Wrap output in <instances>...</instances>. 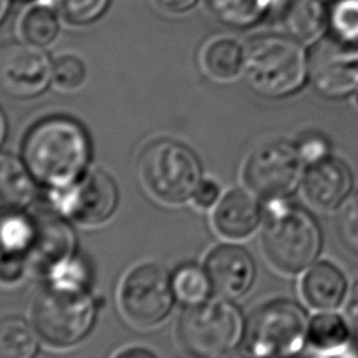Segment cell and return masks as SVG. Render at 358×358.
I'll list each match as a JSON object with an SVG mask.
<instances>
[{
	"label": "cell",
	"instance_id": "1",
	"mask_svg": "<svg viewBox=\"0 0 358 358\" xmlns=\"http://www.w3.org/2000/svg\"><path fill=\"white\" fill-rule=\"evenodd\" d=\"M22 154L29 173L55 189L74 182L90 159V140L80 123L66 116L38 122L25 136Z\"/></svg>",
	"mask_w": 358,
	"mask_h": 358
},
{
	"label": "cell",
	"instance_id": "2",
	"mask_svg": "<svg viewBox=\"0 0 358 358\" xmlns=\"http://www.w3.org/2000/svg\"><path fill=\"white\" fill-rule=\"evenodd\" d=\"M245 77L260 96L281 99L309 83L308 48L285 32H264L246 41Z\"/></svg>",
	"mask_w": 358,
	"mask_h": 358
},
{
	"label": "cell",
	"instance_id": "3",
	"mask_svg": "<svg viewBox=\"0 0 358 358\" xmlns=\"http://www.w3.org/2000/svg\"><path fill=\"white\" fill-rule=\"evenodd\" d=\"M263 250L281 273L309 268L322 249V231L310 213L287 199L270 200L263 215Z\"/></svg>",
	"mask_w": 358,
	"mask_h": 358
},
{
	"label": "cell",
	"instance_id": "4",
	"mask_svg": "<svg viewBox=\"0 0 358 358\" xmlns=\"http://www.w3.org/2000/svg\"><path fill=\"white\" fill-rule=\"evenodd\" d=\"M241 310L231 302L203 301L185 309L178 323V338L192 358H222L245 336Z\"/></svg>",
	"mask_w": 358,
	"mask_h": 358
},
{
	"label": "cell",
	"instance_id": "5",
	"mask_svg": "<svg viewBox=\"0 0 358 358\" xmlns=\"http://www.w3.org/2000/svg\"><path fill=\"white\" fill-rule=\"evenodd\" d=\"M308 326L306 313L296 302L268 301L246 322V350L257 358H294L308 343Z\"/></svg>",
	"mask_w": 358,
	"mask_h": 358
},
{
	"label": "cell",
	"instance_id": "6",
	"mask_svg": "<svg viewBox=\"0 0 358 358\" xmlns=\"http://www.w3.org/2000/svg\"><path fill=\"white\" fill-rule=\"evenodd\" d=\"M138 173L155 199L171 204L193 197L201 183V166L196 155L172 140L148 144L138 158Z\"/></svg>",
	"mask_w": 358,
	"mask_h": 358
},
{
	"label": "cell",
	"instance_id": "7",
	"mask_svg": "<svg viewBox=\"0 0 358 358\" xmlns=\"http://www.w3.org/2000/svg\"><path fill=\"white\" fill-rule=\"evenodd\" d=\"M95 303L85 291H62L49 287L32 303L36 333L53 347L78 343L91 329Z\"/></svg>",
	"mask_w": 358,
	"mask_h": 358
},
{
	"label": "cell",
	"instance_id": "8",
	"mask_svg": "<svg viewBox=\"0 0 358 358\" xmlns=\"http://www.w3.org/2000/svg\"><path fill=\"white\" fill-rule=\"evenodd\" d=\"M305 168L296 144L273 140L248 157L243 182L248 190L266 201L288 199L302 183Z\"/></svg>",
	"mask_w": 358,
	"mask_h": 358
},
{
	"label": "cell",
	"instance_id": "9",
	"mask_svg": "<svg viewBox=\"0 0 358 358\" xmlns=\"http://www.w3.org/2000/svg\"><path fill=\"white\" fill-rule=\"evenodd\" d=\"M309 83L326 99L350 98L358 88V46L326 34L308 48Z\"/></svg>",
	"mask_w": 358,
	"mask_h": 358
},
{
	"label": "cell",
	"instance_id": "10",
	"mask_svg": "<svg viewBox=\"0 0 358 358\" xmlns=\"http://www.w3.org/2000/svg\"><path fill=\"white\" fill-rule=\"evenodd\" d=\"M173 302L172 280L158 264H141L133 268L120 288V306L124 316L137 326L159 323Z\"/></svg>",
	"mask_w": 358,
	"mask_h": 358
},
{
	"label": "cell",
	"instance_id": "11",
	"mask_svg": "<svg viewBox=\"0 0 358 358\" xmlns=\"http://www.w3.org/2000/svg\"><path fill=\"white\" fill-rule=\"evenodd\" d=\"M49 196L60 214L90 225L108 220L117 203L113 180L101 171L84 172L74 182L52 189Z\"/></svg>",
	"mask_w": 358,
	"mask_h": 358
},
{
	"label": "cell",
	"instance_id": "12",
	"mask_svg": "<svg viewBox=\"0 0 358 358\" xmlns=\"http://www.w3.org/2000/svg\"><path fill=\"white\" fill-rule=\"evenodd\" d=\"M52 83V62L42 48L27 42L0 45V92L14 99L41 95Z\"/></svg>",
	"mask_w": 358,
	"mask_h": 358
},
{
	"label": "cell",
	"instance_id": "13",
	"mask_svg": "<svg viewBox=\"0 0 358 358\" xmlns=\"http://www.w3.org/2000/svg\"><path fill=\"white\" fill-rule=\"evenodd\" d=\"M301 186L306 201L313 208L333 211L348 199L352 189V173L344 161L329 155L306 165Z\"/></svg>",
	"mask_w": 358,
	"mask_h": 358
},
{
	"label": "cell",
	"instance_id": "14",
	"mask_svg": "<svg viewBox=\"0 0 358 358\" xmlns=\"http://www.w3.org/2000/svg\"><path fill=\"white\" fill-rule=\"evenodd\" d=\"M204 270L213 291L225 299H235L246 294L256 277L250 253L236 245H221L213 249Z\"/></svg>",
	"mask_w": 358,
	"mask_h": 358
},
{
	"label": "cell",
	"instance_id": "15",
	"mask_svg": "<svg viewBox=\"0 0 358 358\" xmlns=\"http://www.w3.org/2000/svg\"><path fill=\"white\" fill-rule=\"evenodd\" d=\"M199 63L214 83L232 84L245 77L246 42L229 34L215 35L200 49Z\"/></svg>",
	"mask_w": 358,
	"mask_h": 358
},
{
	"label": "cell",
	"instance_id": "16",
	"mask_svg": "<svg viewBox=\"0 0 358 358\" xmlns=\"http://www.w3.org/2000/svg\"><path fill=\"white\" fill-rule=\"evenodd\" d=\"M250 190L234 189L217 204L213 215L215 229L225 238L243 239L256 231L262 221V208Z\"/></svg>",
	"mask_w": 358,
	"mask_h": 358
},
{
	"label": "cell",
	"instance_id": "17",
	"mask_svg": "<svg viewBox=\"0 0 358 358\" xmlns=\"http://www.w3.org/2000/svg\"><path fill=\"white\" fill-rule=\"evenodd\" d=\"M278 18L282 32L306 48L327 34V3L322 0H288Z\"/></svg>",
	"mask_w": 358,
	"mask_h": 358
},
{
	"label": "cell",
	"instance_id": "18",
	"mask_svg": "<svg viewBox=\"0 0 358 358\" xmlns=\"http://www.w3.org/2000/svg\"><path fill=\"white\" fill-rule=\"evenodd\" d=\"M302 295L315 309L333 310L344 301L347 280L343 271L329 262L313 263L302 278Z\"/></svg>",
	"mask_w": 358,
	"mask_h": 358
},
{
	"label": "cell",
	"instance_id": "19",
	"mask_svg": "<svg viewBox=\"0 0 358 358\" xmlns=\"http://www.w3.org/2000/svg\"><path fill=\"white\" fill-rule=\"evenodd\" d=\"M288 0H206L208 11L221 24L234 29L253 28L270 18L280 17Z\"/></svg>",
	"mask_w": 358,
	"mask_h": 358
},
{
	"label": "cell",
	"instance_id": "20",
	"mask_svg": "<svg viewBox=\"0 0 358 358\" xmlns=\"http://www.w3.org/2000/svg\"><path fill=\"white\" fill-rule=\"evenodd\" d=\"M35 227V238L29 252L38 264L48 270L50 266L73 256L76 239L67 224L53 217H45L38 220Z\"/></svg>",
	"mask_w": 358,
	"mask_h": 358
},
{
	"label": "cell",
	"instance_id": "21",
	"mask_svg": "<svg viewBox=\"0 0 358 358\" xmlns=\"http://www.w3.org/2000/svg\"><path fill=\"white\" fill-rule=\"evenodd\" d=\"M60 20L63 18L52 0H36L22 13L18 31L24 42L45 49L59 38Z\"/></svg>",
	"mask_w": 358,
	"mask_h": 358
},
{
	"label": "cell",
	"instance_id": "22",
	"mask_svg": "<svg viewBox=\"0 0 358 358\" xmlns=\"http://www.w3.org/2000/svg\"><path fill=\"white\" fill-rule=\"evenodd\" d=\"M34 196L28 171L10 154L0 152V214L20 211Z\"/></svg>",
	"mask_w": 358,
	"mask_h": 358
},
{
	"label": "cell",
	"instance_id": "23",
	"mask_svg": "<svg viewBox=\"0 0 358 358\" xmlns=\"http://www.w3.org/2000/svg\"><path fill=\"white\" fill-rule=\"evenodd\" d=\"M350 340V324L340 315L322 312L308 326V343L319 352L345 348Z\"/></svg>",
	"mask_w": 358,
	"mask_h": 358
},
{
	"label": "cell",
	"instance_id": "24",
	"mask_svg": "<svg viewBox=\"0 0 358 358\" xmlns=\"http://www.w3.org/2000/svg\"><path fill=\"white\" fill-rule=\"evenodd\" d=\"M36 348V334L24 320H0V358H34Z\"/></svg>",
	"mask_w": 358,
	"mask_h": 358
},
{
	"label": "cell",
	"instance_id": "25",
	"mask_svg": "<svg viewBox=\"0 0 358 358\" xmlns=\"http://www.w3.org/2000/svg\"><path fill=\"white\" fill-rule=\"evenodd\" d=\"M35 229V222L20 214V211L0 214V252L13 255L29 252Z\"/></svg>",
	"mask_w": 358,
	"mask_h": 358
},
{
	"label": "cell",
	"instance_id": "26",
	"mask_svg": "<svg viewBox=\"0 0 358 358\" xmlns=\"http://www.w3.org/2000/svg\"><path fill=\"white\" fill-rule=\"evenodd\" d=\"M327 34L358 46V0H333L327 4Z\"/></svg>",
	"mask_w": 358,
	"mask_h": 358
},
{
	"label": "cell",
	"instance_id": "27",
	"mask_svg": "<svg viewBox=\"0 0 358 358\" xmlns=\"http://www.w3.org/2000/svg\"><path fill=\"white\" fill-rule=\"evenodd\" d=\"M173 294L185 303L194 305L206 301L211 288L206 270L194 264H186L178 268L172 278Z\"/></svg>",
	"mask_w": 358,
	"mask_h": 358
},
{
	"label": "cell",
	"instance_id": "28",
	"mask_svg": "<svg viewBox=\"0 0 358 358\" xmlns=\"http://www.w3.org/2000/svg\"><path fill=\"white\" fill-rule=\"evenodd\" d=\"M88 69L76 55L63 53L52 62V84L63 92H74L85 85Z\"/></svg>",
	"mask_w": 358,
	"mask_h": 358
},
{
	"label": "cell",
	"instance_id": "29",
	"mask_svg": "<svg viewBox=\"0 0 358 358\" xmlns=\"http://www.w3.org/2000/svg\"><path fill=\"white\" fill-rule=\"evenodd\" d=\"M49 287L62 291H85L88 271L84 263L70 256L48 268Z\"/></svg>",
	"mask_w": 358,
	"mask_h": 358
},
{
	"label": "cell",
	"instance_id": "30",
	"mask_svg": "<svg viewBox=\"0 0 358 358\" xmlns=\"http://www.w3.org/2000/svg\"><path fill=\"white\" fill-rule=\"evenodd\" d=\"M62 18L71 25H88L99 20L110 0H52Z\"/></svg>",
	"mask_w": 358,
	"mask_h": 358
},
{
	"label": "cell",
	"instance_id": "31",
	"mask_svg": "<svg viewBox=\"0 0 358 358\" xmlns=\"http://www.w3.org/2000/svg\"><path fill=\"white\" fill-rule=\"evenodd\" d=\"M337 234L344 248L358 256V190L348 196L341 206L337 220Z\"/></svg>",
	"mask_w": 358,
	"mask_h": 358
},
{
	"label": "cell",
	"instance_id": "32",
	"mask_svg": "<svg viewBox=\"0 0 358 358\" xmlns=\"http://www.w3.org/2000/svg\"><path fill=\"white\" fill-rule=\"evenodd\" d=\"M295 144L305 165L315 164L331 155L330 141L320 133H306Z\"/></svg>",
	"mask_w": 358,
	"mask_h": 358
},
{
	"label": "cell",
	"instance_id": "33",
	"mask_svg": "<svg viewBox=\"0 0 358 358\" xmlns=\"http://www.w3.org/2000/svg\"><path fill=\"white\" fill-rule=\"evenodd\" d=\"M25 268L27 267L22 255H0V282L14 284L20 281L25 273Z\"/></svg>",
	"mask_w": 358,
	"mask_h": 358
},
{
	"label": "cell",
	"instance_id": "34",
	"mask_svg": "<svg viewBox=\"0 0 358 358\" xmlns=\"http://www.w3.org/2000/svg\"><path fill=\"white\" fill-rule=\"evenodd\" d=\"M220 194V187L213 180H201V183L199 185V187L196 189L193 199L194 203L201 207V208H207L211 207Z\"/></svg>",
	"mask_w": 358,
	"mask_h": 358
},
{
	"label": "cell",
	"instance_id": "35",
	"mask_svg": "<svg viewBox=\"0 0 358 358\" xmlns=\"http://www.w3.org/2000/svg\"><path fill=\"white\" fill-rule=\"evenodd\" d=\"M154 6L169 15H179L192 10L199 0H151Z\"/></svg>",
	"mask_w": 358,
	"mask_h": 358
},
{
	"label": "cell",
	"instance_id": "36",
	"mask_svg": "<svg viewBox=\"0 0 358 358\" xmlns=\"http://www.w3.org/2000/svg\"><path fill=\"white\" fill-rule=\"evenodd\" d=\"M345 316L350 327L358 334V281L352 285L347 306H345Z\"/></svg>",
	"mask_w": 358,
	"mask_h": 358
},
{
	"label": "cell",
	"instance_id": "37",
	"mask_svg": "<svg viewBox=\"0 0 358 358\" xmlns=\"http://www.w3.org/2000/svg\"><path fill=\"white\" fill-rule=\"evenodd\" d=\"M115 358H155L154 354L144 348H129L117 354Z\"/></svg>",
	"mask_w": 358,
	"mask_h": 358
},
{
	"label": "cell",
	"instance_id": "38",
	"mask_svg": "<svg viewBox=\"0 0 358 358\" xmlns=\"http://www.w3.org/2000/svg\"><path fill=\"white\" fill-rule=\"evenodd\" d=\"M317 358H357L352 352H350L345 348L337 350V351H330V352H320V355Z\"/></svg>",
	"mask_w": 358,
	"mask_h": 358
},
{
	"label": "cell",
	"instance_id": "39",
	"mask_svg": "<svg viewBox=\"0 0 358 358\" xmlns=\"http://www.w3.org/2000/svg\"><path fill=\"white\" fill-rule=\"evenodd\" d=\"M11 0H0V24L4 21L6 15L8 14Z\"/></svg>",
	"mask_w": 358,
	"mask_h": 358
},
{
	"label": "cell",
	"instance_id": "40",
	"mask_svg": "<svg viewBox=\"0 0 358 358\" xmlns=\"http://www.w3.org/2000/svg\"><path fill=\"white\" fill-rule=\"evenodd\" d=\"M227 358H257L256 355H253L252 352H249L248 350L246 351H241V352H236V354H232Z\"/></svg>",
	"mask_w": 358,
	"mask_h": 358
},
{
	"label": "cell",
	"instance_id": "41",
	"mask_svg": "<svg viewBox=\"0 0 358 358\" xmlns=\"http://www.w3.org/2000/svg\"><path fill=\"white\" fill-rule=\"evenodd\" d=\"M4 134H6V119H4V115H3V112L0 109V143H1V140L4 137Z\"/></svg>",
	"mask_w": 358,
	"mask_h": 358
},
{
	"label": "cell",
	"instance_id": "42",
	"mask_svg": "<svg viewBox=\"0 0 358 358\" xmlns=\"http://www.w3.org/2000/svg\"><path fill=\"white\" fill-rule=\"evenodd\" d=\"M350 99H351L352 105H354L355 108H358V88L354 91V94L350 96Z\"/></svg>",
	"mask_w": 358,
	"mask_h": 358
},
{
	"label": "cell",
	"instance_id": "43",
	"mask_svg": "<svg viewBox=\"0 0 358 358\" xmlns=\"http://www.w3.org/2000/svg\"><path fill=\"white\" fill-rule=\"evenodd\" d=\"M322 1H324V3H327V4H329V3H330V1H333V0H322Z\"/></svg>",
	"mask_w": 358,
	"mask_h": 358
}]
</instances>
